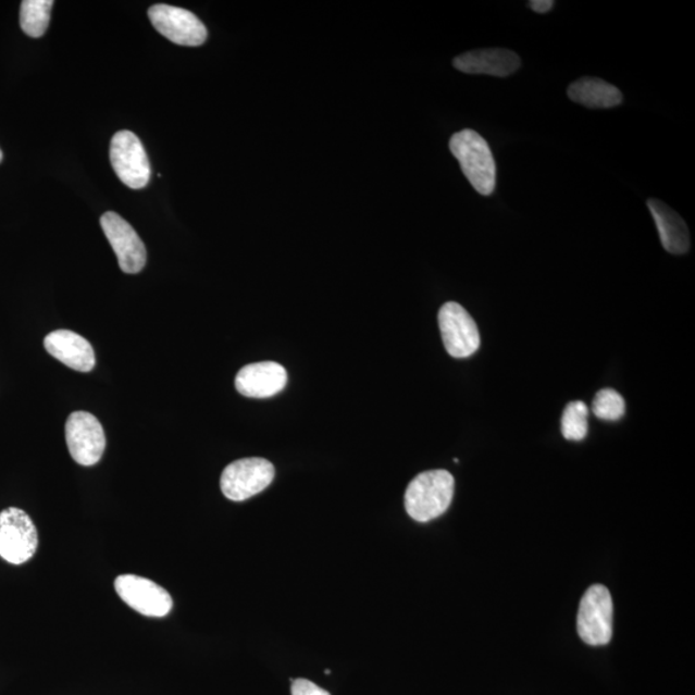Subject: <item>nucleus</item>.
<instances>
[{
	"label": "nucleus",
	"mask_w": 695,
	"mask_h": 695,
	"mask_svg": "<svg viewBox=\"0 0 695 695\" xmlns=\"http://www.w3.org/2000/svg\"><path fill=\"white\" fill-rule=\"evenodd\" d=\"M38 543L37 526L24 510L0 512V557L11 564H24L37 553Z\"/></svg>",
	"instance_id": "20e7f679"
},
{
	"label": "nucleus",
	"mask_w": 695,
	"mask_h": 695,
	"mask_svg": "<svg viewBox=\"0 0 695 695\" xmlns=\"http://www.w3.org/2000/svg\"><path fill=\"white\" fill-rule=\"evenodd\" d=\"M287 384V372L277 362L247 364L235 378L238 393L249 398H270L278 395Z\"/></svg>",
	"instance_id": "f8f14e48"
},
{
	"label": "nucleus",
	"mask_w": 695,
	"mask_h": 695,
	"mask_svg": "<svg viewBox=\"0 0 695 695\" xmlns=\"http://www.w3.org/2000/svg\"><path fill=\"white\" fill-rule=\"evenodd\" d=\"M275 474V467L269 460L261 458L237 460L223 470L221 489L228 500L245 501L269 487Z\"/></svg>",
	"instance_id": "39448f33"
},
{
	"label": "nucleus",
	"mask_w": 695,
	"mask_h": 695,
	"mask_svg": "<svg viewBox=\"0 0 695 695\" xmlns=\"http://www.w3.org/2000/svg\"><path fill=\"white\" fill-rule=\"evenodd\" d=\"M293 695H332L327 691L306 679L291 680Z\"/></svg>",
	"instance_id": "aec40b11"
},
{
	"label": "nucleus",
	"mask_w": 695,
	"mask_h": 695,
	"mask_svg": "<svg viewBox=\"0 0 695 695\" xmlns=\"http://www.w3.org/2000/svg\"><path fill=\"white\" fill-rule=\"evenodd\" d=\"M101 227L115 251L122 271L129 275L142 271L147 261V251L135 228L114 212L102 215Z\"/></svg>",
	"instance_id": "9b49d317"
},
{
	"label": "nucleus",
	"mask_w": 695,
	"mask_h": 695,
	"mask_svg": "<svg viewBox=\"0 0 695 695\" xmlns=\"http://www.w3.org/2000/svg\"><path fill=\"white\" fill-rule=\"evenodd\" d=\"M588 432V409L582 401L568 404L561 417V434L568 440L585 439Z\"/></svg>",
	"instance_id": "a211bd4d"
},
{
	"label": "nucleus",
	"mask_w": 695,
	"mask_h": 695,
	"mask_svg": "<svg viewBox=\"0 0 695 695\" xmlns=\"http://www.w3.org/2000/svg\"><path fill=\"white\" fill-rule=\"evenodd\" d=\"M53 4L52 0H25L21 3V29L32 38L44 37L51 20Z\"/></svg>",
	"instance_id": "f3484780"
},
{
	"label": "nucleus",
	"mask_w": 695,
	"mask_h": 695,
	"mask_svg": "<svg viewBox=\"0 0 695 695\" xmlns=\"http://www.w3.org/2000/svg\"><path fill=\"white\" fill-rule=\"evenodd\" d=\"M626 411V404L623 397L615 389H601L595 396L593 412L596 418L607 421H617Z\"/></svg>",
	"instance_id": "6ab92c4d"
},
{
	"label": "nucleus",
	"mask_w": 695,
	"mask_h": 695,
	"mask_svg": "<svg viewBox=\"0 0 695 695\" xmlns=\"http://www.w3.org/2000/svg\"><path fill=\"white\" fill-rule=\"evenodd\" d=\"M45 348L55 360L70 369L89 372L96 367V355L90 343L70 330H58L48 334Z\"/></svg>",
	"instance_id": "ddd939ff"
},
{
	"label": "nucleus",
	"mask_w": 695,
	"mask_h": 695,
	"mask_svg": "<svg viewBox=\"0 0 695 695\" xmlns=\"http://www.w3.org/2000/svg\"><path fill=\"white\" fill-rule=\"evenodd\" d=\"M455 480L447 470H427L406 489L405 508L413 521L426 523L445 514L452 502Z\"/></svg>",
	"instance_id": "f257e3e1"
},
{
	"label": "nucleus",
	"mask_w": 695,
	"mask_h": 695,
	"mask_svg": "<svg viewBox=\"0 0 695 695\" xmlns=\"http://www.w3.org/2000/svg\"><path fill=\"white\" fill-rule=\"evenodd\" d=\"M2 161H3V151L2 149H0V163H2Z\"/></svg>",
	"instance_id": "4be33fe9"
},
{
	"label": "nucleus",
	"mask_w": 695,
	"mask_h": 695,
	"mask_svg": "<svg viewBox=\"0 0 695 695\" xmlns=\"http://www.w3.org/2000/svg\"><path fill=\"white\" fill-rule=\"evenodd\" d=\"M648 208L656 222L663 248L670 255H686L691 249V235L683 218L661 200H648Z\"/></svg>",
	"instance_id": "2eb2a0df"
},
{
	"label": "nucleus",
	"mask_w": 695,
	"mask_h": 695,
	"mask_svg": "<svg viewBox=\"0 0 695 695\" xmlns=\"http://www.w3.org/2000/svg\"><path fill=\"white\" fill-rule=\"evenodd\" d=\"M115 589L125 604L147 617H165L173 608L171 594L164 587L140 575H119L115 580Z\"/></svg>",
	"instance_id": "9d476101"
},
{
	"label": "nucleus",
	"mask_w": 695,
	"mask_h": 695,
	"mask_svg": "<svg viewBox=\"0 0 695 695\" xmlns=\"http://www.w3.org/2000/svg\"><path fill=\"white\" fill-rule=\"evenodd\" d=\"M110 160L119 179L125 186L142 189L150 184V160L135 133L129 131L116 133L111 140Z\"/></svg>",
	"instance_id": "423d86ee"
},
{
	"label": "nucleus",
	"mask_w": 695,
	"mask_h": 695,
	"mask_svg": "<svg viewBox=\"0 0 695 695\" xmlns=\"http://www.w3.org/2000/svg\"><path fill=\"white\" fill-rule=\"evenodd\" d=\"M568 96L588 109H612L622 103L621 90L599 77H582L571 84Z\"/></svg>",
	"instance_id": "dca6fc26"
},
{
	"label": "nucleus",
	"mask_w": 695,
	"mask_h": 695,
	"mask_svg": "<svg viewBox=\"0 0 695 695\" xmlns=\"http://www.w3.org/2000/svg\"><path fill=\"white\" fill-rule=\"evenodd\" d=\"M442 340L454 358L473 356L481 346L479 326L466 308L455 301L442 306L438 314Z\"/></svg>",
	"instance_id": "6e6552de"
},
{
	"label": "nucleus",
	"mask_w": 695,
	"mask_h": 695,
	"mask_svg": "<svg viewBox=\"0 0 695 695\" xmlns=\"http://www.w3.org/2000/svg\"><path fill=\"white\" fill-rule=\"evenodd\" d=\"M449 150L458 159L462 173L476 193L488 196L496 188V163L487 140L473 129H463L449 140Z\"/></svg>",
	"instance_id": "f03ea898"
},
{
	"label": "nucleus",
	"mask_w": 695,
	"mask_h": 695,
	"mask_svg": "<svg viewBox=\"0 0 695 695\" xmlns=\"http://www.w3.org/2000/svg\"><path fill=\"white\" fill-rule=\"evenodd\" d=\"M454 66L461 73L505 77L521 67V59L509 49H480L459 55L454 60Z\"/></svg>",
	"instance_id": "4468645a"
},
{
	"label": "nucleus",
	"mask_w": 695,
	"mask_h": 695,
	"mask_svg": "<svg viewBox=\"0 0 695 695\" xmlns=\"http://www.w3.org/2000/svg\"><path fill=\"white\" fill-rule=\"evenodd\" d=\"M325 673H326V675H330V673H332V671L326 670Z\"/></svg>",
	"instance_id": "5701e85b"
},
{
	"label": "nucleus",
	"mask_w": 695,
	"mask_h": 695,
	"mask_svg": "<svg viewBox=\"0 0 695 695\" xmlns=\"http://www.w3.org/2000/svg\"><path fill=\"white\" fill-rule=\"evenodd\" d=\"M529 4L533 11L546 13L549 12L556 3H554L553 0H532Z\"/></svg>",
	"instance_id": "412c9836"
},
{
	"label": "nucleus",
	"mask_w": 695,
	"mask_h": 695,
	"mask_svg": "<svg viewBox=\"0 0 695 695\" xmlns=\"http://www.w3.org/2000/svg\"><path fill=\"white\" fill-rule=\"evenodd\" d=\"M66 444L75 462L83 467L96 466L107 448V435L92 413L76 411L67 418Z\"/></svg>",
	"instance_id": "0eeeda50"
},
{
	"label": "nucleus",
	"mask_w": 695,
	"mask_h": 695,
	"mask_svg": "<svg viewBox=\"0 0 695 695\" xmlns=\"http://www.w3.org/2000/svg\"><path fill=\"white\" fill-rule=\"evenodd\" d=\"M579 635L592 647L607 645L613 635V600L609 589L593 585L582 596L578 615Z\"/></svg>",
	"instance_id": "7ed1b4c3"
},
{
	"label": "nucleus",
	"mask_w": 695,
	"mask_h": 695,
	"mask_svg": "<svg viewBox=\"0 0 695 695\" xmlns=\"http://www.w3.org/2000/svg\"><path fill=\"white\" fill-rule=\"evenodd\" d=\"M149 17L154 29L175 45L199 47L207 41V27L193 12L178 7L157 4L149 10Z\"/></svg>",
	"instance_id": "1a4fd4ad"
}]
</instances>
